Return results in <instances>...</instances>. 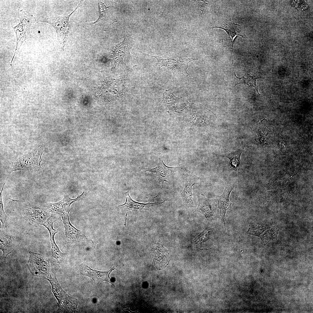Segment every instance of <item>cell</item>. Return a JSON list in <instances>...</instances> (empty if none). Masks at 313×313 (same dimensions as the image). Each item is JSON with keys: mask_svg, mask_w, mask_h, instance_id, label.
<instances>
[{"mask_svg": "<svg viewBox=\"0 0 313 313\" xmlns=\"http://www.w3.org/2000/svg\"><path fill=\"white\" fill-rule=\"evenodd\" d=\"M82 1H80L75 10L69 15L59 16L55 14H49L39 18L38 20L39 22L48 23L54 28L57 34L59 46L63 50L70 30L69 18L71 15L81 6Z\"/></svg>", "mask_w": 313, "mask_h": 313, "instance_id": "7a4b0ae2", "label": "cell"}, {"mask_svg": "<svg viewBox=\"0 0 313 313\" xmlns=\"http://www.w3.org/2000/svg\"><path fill=\"white\" fill-rule=\"evenodd\" d=\"M5 184H3L0 193V230H7L9 229V221L8 217L5 213L4 209L2 199V194Z\"/></svg>", "mask_w": 313, "mask_h": 313, "instance_id": "d4e9b609", "label": "cell"}, {"mask_svg": "<svg viewBox=\"0 0 313 313\" xmlns=\"http://www.w3.org/2000/svg\"><path fill=\"white\" fill-rule=\"evenodd\" d=\"M55 221V220L53 218H49L43 225L47 229L49 232L50 234V240L51 243V253L52 254L57 253L60 251L54 240L55 234L57 233L60 230L59 228L57 229L53 228V224Z\"/></svg>", "mask_w": 313, "mask_h": 313, "instance_id": "cb8c5ba5", "label": "cell"}, {"mask_svg": "<svg viewBox=\"0 0 313 313\" xmlns=\"http://www.w3.org/2000/svg\"><path fill=\"white\" fill-rule=\"evenodd\" d=\"M84 194V192L74 199H71L68 195H65L61 200L54 203H44L39 207V208L61 216L69 214L71 204L80 199Z\"/></svg>", "mask_w": 313, "mask_h": 313, "instance_id": "7c38bea8", "label": "cell"}, {"mask_svg": "<svg viewBox=\"0 0 313 313\" xmlns=\"http://www.w3.org/2000/svg\"><path fill=\"white\" fill-rule=\"evenodd\" d=\"M115 268L113 267L108 271H101L92 269L85 263H83L79 265L80 271L82 275L92 278L94 281H105L113 285L111 282L110 275Z\"/></svg>", "mask_w": 313, "mask_h": 313, "instance_id": "d6986e66", "label": "cell"}, {"mask_svg": "<svg viewBox=\"0 0 313 313\" xmlns=\"http://www.w3.org/2000/svg\"><path fill=\"white\" fill-rule=\"evenodd\" d=\"M17 15L19 19V23L17 26L12 27L16 35L17 41L16 49L10 65L12 66V63L15 54L23 43L29 38H33L30 33V27L36 21V19L33 15L23 10H20Z\"/></svg>", "mask_w": 313, "mask_h": 313, "instance_id": "8992f818", "label": "cell"}, {"mask_svg": "<svg viewBox=\"0 0 313 313\" xmlns=\"http://www.w3.org/2000/svg\"><path fill=\"white\" fill-rule=\"evenodd\" d=\"M197 196L199 204L195 211L204 215L209 222L214 219L216 213L217 204L216 201L206 198L202 194H199Z\"/></svg>", "mask_w": 313, "mask_h": 313, "instance_id": "2e32d148", "label": "cell"}, {"mask_svg": "<svg viewBox=\"0 0 313 313\" xmlns=\"http://www.w3.org/2000/svg\"><path fill=\"white\" fill-rule=\"evenodd\" d=\"M129 192V191H128L125 193L126 199L125 203L120 205L126 210L127 211L129 210L141 211L142 210H149L151 207L159 205L163 203L165 201V200L161 202H156L152 203H139L133 201L130 197Z\"/></svg>", "mask_w": 313, "mask_h": 313, "instance_id": "44dd1931", "label": "cell"}, {"mask_svg": "<svg viewBox=\"0 0 313 313\" xmlns=\"http://www.w3.org/2000/svg\"><path fill=\"white\" fill-rule=\"evenodd\" d=\"M220 28L224 30L229 35L231 42L232 54L233 46L234 39L237 36H240L244 38H247L245 34V29L238 24H235L231 20V18L217 20L215 22L214 25L209 28Z\"/></svg>", "mask_w": 313, "mask_h": 313, "instance_id": "5bb4252c", "label": "cell"}, {"mask_svg": "<svg viewBox=\"0 0 313 313\" xmlns=\"http://www.w3.org/2000/svg\"><path fill=\"white\" fill-rule=\"evenodd\" d=\"M0 249L3 253L1 260L5 263L7 256L17 247L21 237L20 235L8 230H0Z\"/></svg>", "mask_w": 313, "mask_h": 313, "instance_id": "8fae6325", "label": "cell"}, {"mask_svg": "<svg viewBox=\"0 0 313 313\" xmlns=\"http://www.w3.org/2000/svg\"><path fill=\"white\" fill-rule=\"evenodd\" d=\"M112 4V3L109 6L107 7L104 3L99 1L98 5L100 14L98 18L94 22L85 23V27L102 31L108 30L111 25L118 21Z\"/></svg>", "mask_w": 313, "mask_h": 313, "instance_id": "52a82bcc", "label": "cell"}, {"mask_svg": "<svg viewBox=\"0 0 313 313\" xmlns=\"http://www.w3.org/2000/svg\"><path fill=\"white\" fill-rule=\"evenodd\" d=\"M179 168V167L167 166L163 162L162 157L160 156L159 159L158 164L155 168H145V172H150L152 174L155 173L157 176L159 182L162 183V186L160 192L154 197H156L160 193L163 188L164 182H167L171 185L172 176L173 174Z\"/></svg>", "mask_w": 313, "mask_h": 313, "instance_id": "9a60e30c", "label": "cell"}, {"mask_svg": "<svg viewBox=\"0 0 313 313\" xmlns=\"http://www.w3.org/2000/svg\"><path fill=\"white\" fill-rule=\"evenodd\" d=\"M44 145L40 144L27 153L17 159L13 163L10 173L18 170L39 172L42 170L41 163Z\"/></svg>", "mask_w": 313, "mask_h": 313, "instance_id": "3957f363", "label": "cell"}, {"mask_svg": "<svg viewBox=\"0 0 313 313\" xmlns=\"http://www.w3.org/2000/svg\"><path fill=\"white\" fill-rule=\"evenodd\" d=\"M52 287V291L58 301V310L63 312H74L77 309L78 301L63 290L59 283L54 272L47 279Z\"/></svg>", "mask_w": 313, "mask_h": 313, "instance_id": "277c9868", "label": "cell"}, {"mask_svg": "<svg viewBox=\"0 0 313 313\" xmlns=\"http://www.w3.org/2000/svg\"><path fill=\"white\" fill-rule=\"evenodd\" d=\"M262 76L260 73L252 70L248 72L242 77L241 78H237V79H235L234 86L238 84H241L246 86L253 87L255 88L258 93L260 94L258 92V88L256 84V81L259 79L263 78Z\"/></svg>", "mask_w": 313, "mask_h": 313, "instance_id": "7402d4cb", "label": "cell"}, {"mask_svg": "<svg viewBox=\"0 0 313 313\" xmlns=\"http://www.w3.org/2000/svg\"><path fill=\"white\" fill-rule=\"evenodd\" d=\"M146 55L156 58L159 64V69L164 66L172 72L187 76L190 75L187 71L188 63L192 61L198 59L190 58L186 56L181 57L176 59L166 56L161 57Z\"/></svg>", "mask_w": 313, "mask_h": 313, "instance_id": "ba28073f", "label": "cell"}, {"mask_svg": "<svg viewBox=\"0 0 313 313\" xmlns=\"http://www.w3.org/2000/svg\"><path fill=\"white\" fill-rule=\"evenodd\" d=\"M28 267L34 276L48 279L54 270L50 260L41 254L30 251Z\"/></svg>", "mask_w": 313, "mask_h": 313, "instance_id": "5b68a950", "label": "cell"}, {"mask_svg": "<svg viewBox=\"0 0 313 313\" xmlns=\"http://www.w3.org/2000/svg\"><path fill=\"white\" fill-rule=\"evenodd\" d=\"M208 4L207 1L201 0L194 1V5L196 7L197 11L199 14V23L201 19L203 11L205 7Z\"/></svg>", "mask_w": 313, "mask_h": 313, "instance_id": "484cf974", "label": "cell"}, {"mask_svg": "<svg viewBox=\"0 0 313 313\" xmlns=\"http://www.w3.org/2000/svg\"><path fill=\"white\" fill-rule=\"evenodd\" d=\"M183 172L185 177V184L183 190L181 194V197L182 200V206L188 209L194 206L192 199V187L194 185L199 183L201 179L186 168L183 169Z\"/></svg>", "mask_w": 313, "mask_h": 313, "instance_id": "30bf717a", "label": "cell"}, {"mask_svg": "<svg viewBox=\"0 0 313 313\" xmlns=\"http://www.w3.org/2000/svg\"><path fill=\"white\" fill-rule=\"evenodd\" d=\"M151 253L154 265L158 270L164 269L170 260L167 250L161 244L154 243L151 249Z\"/></svg>", "mask_w": 313, "mask_h": 313, "instance_id": "ac0fdd59", "label": "cell"}, {"mask_svg": "<svg viewBox=\"0 0 313 313\" xmlns=\"http://www.w3.org/2000/svg\"><path fill=\"white\" fill-rule=\"evenodd\" d=\"M244 149L241 148L239 149L234 151H230L224 154H216V157H226L229 160V166L232 170L237 171L240 162V156Z\"/></svg>", "mask_w": 313, "mask_h": 313, "instance_id": "603a6c76", "label": "cell"}, {"mask_svg": "<svg viewBox=\"0 0 313 313\" xmlns=\"http://www.w3.org/2000/svg\"><path fill=\"white\" fill-rule=\"evenodd\" d=\"M177 119L186 127L197 131H207L219 127L216 115L201 104L192 103L188 112Z\"/></svg>", "mask_w": 313, "mask_h": 313, "instance_id": "6da1fadb", "label": "cell"}, {"mask_svg": "<svg viewBox=\"0 0 313 313\" xmlns=\"http://www.w3.org/2000/svg\"><path fill=\"white\" fill-rule=\"evenodd\" d=\"M234 188V186L232 185L227 184L223 194L221 196H217V197L218 201L217 208L220 209V215L221 217V221L225 230V216L226 211L231 207L232 203L230 200V196Z\"/></svg>", "mask_w": 313, "mask_h": 313, "instance_id": "ffe728a7", "label": "cell"}, {"mask_svg": "<svg viewBox=\"0 0 313 313\" xmlns=\"http://www.w3.org/2000/svg\"><path fill=\"white\" fill-rule=\"evenodd\" d=\"M40 208H28L23 210V216L29 224L37 227L46 221L52 214Z\"/></svg>", "mask_w": 313, "mask_h": 313, "instance_id": "e0dca14e", "label": "cell"}, {"mask_svg": "<svg viewBox=\"0 0 313 313\" xmlns=\"http://www.w3.org/2000/svg\"><path fill=\"white\" fill-rule=\"evenodd\" d=\"M65 232L66 245H71L80 241H89L93 244L95 242L87 237L81 231L77 229L70 222L69 214L61 216Z\"/></svg>", "mask_w": 313, "mask_h": 313, "instance_id": "4fadbf2b", "label": "cell"}, {"mask_svg": "<svg viewBox=\"0 0 313 313\" xmlns=\"http://www.w3.org/2000/svg\"><path fill=\"white\" fill-rule=\"evenodd\" d=\"M279 231V230L274 226L258 223L250 225L247 233L260 237L265 245L276 238Z\"/></svg>", "mask_w": 313, "mask_h": 313, "instance_id": "9c48e42d", "label": "cell"}]
</instances>
